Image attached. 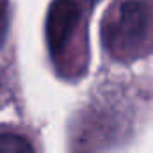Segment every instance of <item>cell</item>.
I'll return each mask as SVG.
<instances>
[{
    "mask_svg": "<svg viewBox=\"0 0 153 153\" xmlns=\"http://www.w3.org/2000/svg\"><path fill=\"white\" fill-rule=\"evenodd\" d=\"M153 38L152 0H117L102 23L105 50L119 61L141 55Z\"/></svg>",
    "mask_w": 153,
    "mask_h": 153,
    "instance_id": "1",
    "label": "cell"
},
{
    "mask_svg": "<svg viewBox=\"0 0 153 153\" xmlns=\"http://www.w3.org/2000/svg\"><path fill=\"white\" fill-rule=\"evenodd\" d=\"M80 9L73 0H53L48 20L46 39L53 62L62 71L66 70L70 78H75L76 68H80Z\"/></svg>",
    "mask_w": 153,
    "mask_h": 153,
    "instance_id": "2",
    "label": "cell"
},
{
    "mask_svg": "<svg viewBox=\"0 0 153 153\" xmlns=\"http://www.w3.org/2000/svg\"><path fill=\"white\" fill-rule=\"evenodd\" d=\"M0 153H43L36 135L16 125H0Z\"/></svg>",
    "mask_w": 153,
    "mask_h": 153,
    "instance_id": "3",
    "label": "cell"
},
{
    "mask_svg": "<svg viewBox=\"0 0 153 153\" xmlns=\"http://www.w3.org/2000/svg\"><path fill=\"white\" fill-rule=\"evenodd\" d=\"M5 29H7V5L5 0H0V45L5 36Z\"/></svg>",
    "mask_w": 153,
    "mask_h": 153,
    "instance_id": "4",
    "label": "cell"
}]
</instances>
